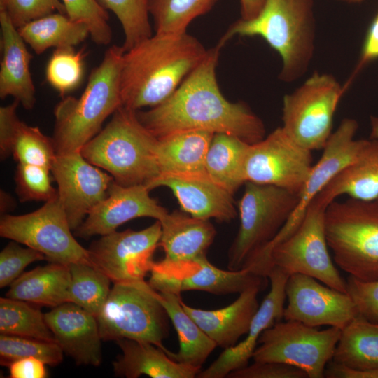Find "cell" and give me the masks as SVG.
<instances>
[{
	"mask_svg": "<svg viewBox=\"0 0 378 378\" xmlns=\"http://www.w3.org/2000/svg\"><path fill=\"white\" fill-rule=\"evenodd\" d=\"M26 43L37 55L50 48L74 47L90 36L88 27L66 14L51 13L18 28Z\"/></svg>",
	"mask_w": 378,
	"mask_h": 378,
	"instance_id": "cell-32",
	"label": "cell"
},
{
	"mask_svg": "<svg viewBox=\"0 0 378 378\" xmlns=\"http://www.w3.org/2000/svg\"><path fill=\"white\" fill-rule=\"evenodd\" d=\"M299 194L273 185L247 181L239 202L240 225L228 252V270L244 268L269 244L293 213Z\"/></svg>",
	"mask_w": 378,
	"mask_h": 378,
	"instance_id": "cell-8",
	"label": "cell"
},
{
	"mask_svg": "<svg viewBox=\"0 0 378 378\" xmlns=\"http://www.w3.org/2000/svg\"><path fill=\"white\" fill-rule=\"evenodd\" d=\"M372 133L371 138L378 139V117L371 118Z\"/></svg>",
	"mask_w": 378,
	"mask_h": 378,
	"instance_id": "cell-52",
	"label": "cell"
},
{
	"mask_svg": "<svg viewBox=\"0 0 378 378\" xmlns=\"http://www.w3.org/2000/svg\"><path fill=\"white\" fill-rule=\"evenodd\" d=\"M49 168L18 163L15 174V192L20 202H48L58 197L57 189L51 183Z\"/></svg>",
	"mask_w": 378,
	"mask_h": 378,
	"instance_id": "cell-42",
	"label": "cell"
},
{
	"mask_svg": "<svg viewBox=\"0 0 378 378\" xmlns=\"http://www.w3.org/2000/svg\"><path fill=\"white\" fill-rule=\"evenodd\" d=\"M345 90L332 75L314 73L284 96L282 129L302 147L323 150L332 133L333 118Z\"/></svg>",
	"mask_w": 378,
	"mask_h": 378,
	"instance_id": "cell-9",
	"label": "cell"
},
{
	"mask_svg": "<svg viewBox=\"0 0 378 378\" xmlns=\"http://www.w3.org/2000/svg\"><path fill=\"white\" fill-rule=\"evenodd\" d=\"M160 235L159 220L141 230H115L103 235L88 248L91 265L113 283L145 280Z\"/></svg>",
	"mask_w": 378,
	"mask_h": 378,
	"instance_id": "cell-15",
	"label": "cell"
},
{
	"mask_svg": "<svg viewBox=\"0 0 378 378\" xmlns=\"http://www.w3.org/2000/svg\"><path fill=\"white\" fill-rule=\"evenodd\" d=\"M115 343L122 351L112 364L114 374L118 377L193 378L197 377L202 369L175 361L168 356V349L164 350L150 342L120 339Z\"/></svg>",
	"mask_w": 378,
	"mask_h": 378,
	"instance_id": "cell-25",
	"label": "cell"
},
{
	"mask_svg": "<svg viewBox=\"0 0 378 378\" xmlns=\"http://www.w3.org/2000/svg\"><path fill=\"white\" fill-rule=\"evenodd\" d=\"M378 59V13L366 33L359 60L351 76L352 79L369 63Z\"/></svg>",
	"mask_w": 378,
	"mask_h": 378,
	"instance_id": "cell-47",
	"label": "cell"
},
{
	"mask_svg": "<svg viewBox=\"0 0 378 378\" xmlns=\"http://www.w3.org/2000/svg\"><path fill=\"white\" fill-rule=\"evenodd\" d=\"M84 74V53L74 47L57 48L46 69L48 83L62 96L76 89Z\"/></svg>",
	"mask_w": 378,
	"mask_h": 378,
	"instance_id": "cell-40",
	"label": "cell"
},
{
	"mask_svg": "<svg viewBox=\"0 0 378 378\" xmlns=\"http://www.w3.org/2000/svg\"><path fill=\"white\" fill-rule=\"evenodd\" d=\"M346 284L358 316L378 323V280L365 281L349 276Z\"/></svg>",
	"mask_w": 378,
	"mask_h": 378,
	"instance_id": "cell-45",
	"label": "cell"
},
{
	"mask_svg": "<svg viewBox=\"0 0 378 378\" xmlns=\"http://www.w3.org/2000/svg\"><path fill=\"white\" fill-rule=\"evenodd\" d=\"M286 292V321H298L314 328L328 326L342 330L358 316L347 293L329 287L310 276L290 275Z\"/></svg>",
	"mask_w": 378,
	"mask_h": 378,
	"instance_id": "cell-17",
	"label": "cell"
},
{
	"mask_svg": "<svg viewBox=\"0 0 378 378\" xmlns=\"http://www.w3.org/2000/svg\"><path fill=\"white\" fill-rule=\"evenodd\" d=\"M103 341L131 339L162 344L169 335V317L157 291L145 280L113 283L97 316Z\"/></svg>",
	"mask_w": 378,
	"mask_h": 378,
	"instance_id": "cell-7",
	"label": "cell"
},
{
	"mask_svg": "<svg viewBox=\"0 0 378 378\" xmlns=\"http://www.w3.org/2000/svg\"><path fill=\"white\" fill-rule=\"evenodd\" d=\"M46 365L38 358H24L10 363L7 367L11 378H46Z\"/></svg>",
	"mask_w": 378,
	"mask_h": 378,
	"instance_id": "cell-48",
	"label": "cell"
},
{
	"mask_svg": "<svg viewBox=\"0 0 378 378\" xmlns=\"http://www.w3.org/2000/svg\"><path fill=\"white\" fill-rule=\"evenodd\" d=\"M207 51L187 31L155 33L125 51L120 73L122 106L137 111L162 103Z\"/></svg>",
	"mask_w": 378,
	"mask_h": 378,
	"instance_id": "cell-2",
	"label": "cell"
},
{
	"mask_svg": "<svg viewBox=\"0 0 378 378\" xmlns=\"http://www.w3.org/2000/svg\"><path fill=\"white\" fill-rule=\"evenodd\" d=\"M315 33L313 0H265L255 18L234 22L218 42L225 46L237 36L263 38L281 57L279 79L292 83L309 68Z\"/></svg>",
	"mask_w": 378,
	"mask_h": 378,
	"instance_id": "cell-3",
	"label": "cell"
},
{
	"mask_svg": "<svg viewBox=\"0 0 378 378\" xmlns=\"http://www.w3.org/2000/svg\"><path fill=\"white\" fill-rule=\"evenodd\" d=\"M265 279L249 270H225L212 265L206 254L187 261L173 262L165 258L154 261L148 284L156 291L181 295L197 290L216 295L240 293Z\"/></svg>",
	"mask_w": 378,
	"mask_h": 378,
	"instance_id": "cell-14",
	"label": "cell"
},
{
	"mask_svg": "<svg viewBox=\"0 0 378 378\" xmlns=\"http://www.w3.org/2000/svg\"><path fill=\"white\" fill-rule=\"evenodd\" d=\"M265 0H240L241 19L255 18L261 10Z\"/></svg>",
	"mask_w": 378,
	"mask_h": 378,
	"instance_id": "cell-50",
	"label": "cell"
},
{
	"mask_svg": "<svg viewBox=\"0 0 378 378\" xmlns=\"http://www.w3.org/2000/svg\"><path fill=\"white\" fill-rule=\"evenodd\" d=\"M312 152L279 127L248 145L243 165L245 181L273 185L299 194L314 166Z\"/></svg>",
	"mask_w": 378,
	"mask_h": 378,
	"instance_id": "cell-13",
	"label": "cell"
},
{
	"mask_svg": "<svg viewBox=\"0 0 378 378\" xmlns=\"http://www.w3.org/2000/svg\"><path fill=\"white\" fill-rule=\"evenodd\" d=\"M332 361L356 370L378 368V323L356 316L341 330Z\"/></svg>",
	"mask_w": 378,
	"mask_h": 378,
	"instance_id": "cell-33",
	"label": "cell"
},
{
	"mask_svg": "<svg viewBox=\"0 0 378 378\" xmlns=\"http://www.w3.org/2000/svg\"><path fill=\"white\" fill-rule=\"evenodd\" d=\"M343 195L364 201L378 200V139H366L356 158L317 196L329 205Z\"/></svg>",
	"mask_w": 378,
	"mask_h": 378,
	"instance_id": "cell-27",
	"label": "cell"
},
{
	"mask_svg": "<svg viewBox=\"0 0 378 378\" xmlns=\"http://www.w3.org/2000/svg\"><path fill=\"white\" fill-rule=\"evenodd\" d=\"M248 145L235 136L216 133L206 153L205 172L232 195L246 183L243 165Z\"/></svg>",
	"mask_w": 378,
	"mask_h": 378,
	"instance_id": "cell-34",
	"label": "cell"
},
{
	"mask_svg": "<svg viewBox=\"0 0 378 378\" xmlns=\"http://www.w3.org/2000/svg\"><path fill=\"white\" fill-rule=\"evenodd\" d=\"M263 284L251 286L228 306L206 310L181 304L188 314L217 345L229 348L246 335L258 307V295Z\"/></svg>",
	"mask_w": 378,
	"mask_h": 378,
	"instance_id": "cell-23",
	"label": "cell"
},
{
	"mask_svg": "<svg viewBox=\"0 0 378 378\" xmlns=\"http://www.w3.org/2000/svg\"><path fill=\"white\" fill-rule=\"evenodd\" d=\"M159 221V246L164 252V258L173 262L191 260L205 255L216 234L209 220L183 211L167 213Z\"/></svg>",
	"mask_w": 378,
	"mask_h": 378,
	"instance_id": "cell-26",
	"label": "cell"
},
{
	"mask_svg": "<svg viewBox=\"0 0 378 378\" xmlns=\"http://www.w3.org/2000/svg\"><path fill=\"white\" fill-rule=\"evenodd\" d=\"M223 45L210 49L200 64L162 103L137 110L142 125L157 138L189 130L235 136L249 144L262 140V120L244 102L228 101L220 90L216 67Z\"/></svg>",
	"mask_w": 378,
	"mask_h": 378,
	"instance_id": "cell-1",
	"label": "cell"
},
{
	"mask_svg": "<svg viewBox=\"0 0 378 378\" xmlns=\"http://www.w3.org/2000/svg\"><path fill=\"white\" fill-rule=\"evenodd\" d=\"M1 48L0 97L10 96L25 109H32L35 88L30 72L31 54L25 41L5 11H0Z\"/></svg>",
	"mask_w": 378,
	"mask_h": 378,
	"instance_id": "cell-24",
	"label": "cell"
},
{
	"mask_svg": "<svg viewBox=\"0 0 378 378\" xmlns=\"http://www.w3.org/2000/svg\"><path fill=\"white\" fill-rule=\"evenodd\" d=\"M0 332L55 342L39 309L29 302L8 297L0 298Z\"/></svg>",
	"mask_w": 378,
	"mask_h": 378,
	"instance_id": "cell-35",
	"label": "cell"
},
{
	"mask_svg": "<svg viewBox=\"0 0 378 378\" xmlns=\"http://www.w3.org/2000/svg\"><path fill=\"white\" fill-rule=\"evenodd\" d=\"M149 192L143 184L124 186L114 181L107 197L90 211L74 230L75 235L85 239L95 235H106L137 218L148 217L160 220L168 212L150 196Z\"/></svg>",
	"mask_w": 378,
	"mask_h": 378,
	"instance_id": "cell-18",
	"label": "cell"
},
{
	"mask_svg": "<svg viewBox=\"0 0 378 378\" xmlns=\"http://www.w3.org/2000/svg\"><path fill=\"white\" fill-rule=\"evenodd\" d=\"M157 297L172 321L179 342L178 351H168V356L176 362L202 368L217 347L216 344L185 311L181 295L157 291Z\"/></svg>",
	"mask_w": 378,
	"mask_h": 378,
	"instance_id": "cell-31",
	"label": "cell"
},
{
	"mask_svg": "<svg viewBox=\"0 0 378 378\" xmlns=\"http://www.w3.org/2000/svg\"><path fill=\"white\" fill-rule=\"evenodd\" d=\"M55 342L78 365L99 366L102 341L97 316L66 302L44 314Z\"/></svg>",
	"mask_w": 378,
	"mask_h": 378,
	"instance_id": "cell-22",
	"label": "cell"
},
{
	"mask_svg": "<svg viewBox=\"0 0 378 378\" xmlns=\"http://www.w3.org/2000/svg\"><path fill=\"white\" fill-rule=\"evenodd\" d=\"M66 15L74 21L85 24L90 36L98 45L107 46L112 39L108 14L97 0H61Z\"/></svg>",
	"mask_w": 378,
	"mask_h": 378,
	"instance_id": "cell-41",
	"label": "cell"
},
{
	"mask_svg": "<svg viewBox=\"0 0 378 378\" xmlns=\"http://www.w3.org/2000/svg\"><path fill=\"white\" fill-rule=\"evenodd\" d=\"M150 190L169 188L181 209L193 217L230 221L237 216L233 195L214 181L206 172L163 173L146 186Z\"/></svg>",
	"mask_w": 378,
	"mask_h": 378,
	"instance_id": "cell-21",
	"label": "cell"
},
{
	"mask_svg": "<svg viewBox=\"0 0 378 378\" xmlns=\"http://www.w3.org/2000/svg\"><path fill=\"white\" fill-rule=\"evenodd\" d=\"M218 0H148L155 33L186 32L190 22L208 13Z\"/></svg>",
	"mask_w": 378,
	"mask_h": 378,
	"instance_id": "cell-37",
	"label": "cell"
},
{
	"mask_svg": "<svg viewBox=\"0 0 378 378\" xmlns=\"http://www.w3.org/2000/svg\"><path fill=\"white\" fill-rule=\"evenodd\" d=\"M358 122L352 118L342 120L323 149L319 160L299 193L298 204L282 230L291 234L301 223L307 207L328 182L357 156L366 139H355Z\"/></svg>",
	"mask_w": 378,
	"mask_h": 378,
	"instance_id": "cell-20",
	"label": "cell"
},
{
	"mask_svg": "<svg viewBox=\"0 0 378 378\" xmlns=\"http://www.w3.org/2000/svg\"><path fill=\"white\" fill-rule=\"evenodd\" d=\"M1 212L3 215L8 211H10L15 206V202L13 197L4 190H1Z\"/></svg>",
	"mask_w": 378,
	"mask_h": 378,
	"instance_id": "cell-51",
	"label": "cell"
},
{
	"mask_svg": "<svg viewBox=\"0 0 378 378\" xmlns=\"http://www.w3.org/2000/svg\"><path fill=\"white\" fill-rule=\"evenodd\" d=\"M106 10L113 13L120 22L125 51L151 36L148 0H97Z\"/></svg>",
	"mask_w": 378,
	"mask_h": 378,
	"instance_id": "cell-38",
	"label": "cell"
},
{
	"mask_svg": "<svg viewBox=\"0 0 378 378\" xmlns=\"http://www.w3.org/2000/svg\"><path fill=\"white\" fill-rule=\"evenodd\" d=\"M125 52L122 46L109 47L91 71L82 94L64 97L55 106L52 138L57 154L80 151L122 106L120 73Z\"/></svg>",
	"mask_w": 378,
	"mask_h": 378,
	"instance_id": "cell-4",
	"label": "cell"
},
{
	"mask_svg": "<svg viewBox=\"0 0 378 378\" xmlns=\"http://www.w3.org/2000/svg\"><path fill=\"white\" fill-rule=\"evenodd\" d=\"M327 243L335 265L349 276L378 280V201L351 198L326 208Z\"/></svg>",
	"mask_w": 378,
	"mask_h": 378,
	"instance_id": "cell-6",
	"label": "cell"
},
{
	"mask_svg": "<svg viewBox=\"0 0 378 378\" xmlns=\"http://www.w3.org/2000/svg\"><path fill=\"white\" fill-rule=\"evenodd\" d=\"M337 1H342L344 3H348V4H357V3H360L364 0H337Z\"/></svg>",
	"mask_w": 378,
	"mask_h": 378,
	"instance_id": "cell-53",
	"label": "cell"
},
{
	"mask_svg": "<svg viewBox=\"0 0 378 378\" xmlns=\"http://www.w3.org/2000/svg\"><path fill=\"white\" fill-rule=\"evenodd\" d=\"M289 274L278 267H272L267 278L270 290L255 314L245 339L226 348L207 368L197 375L199 378H224L248 364L262 332L284 318L286 284Z\"/></svg>",
	"mask_w": 378,
	"mask_h": 378,
	"instance_id": "cell-19",
	"label": "cell"
},
{
	"mask_svg": "<svg viewBox=\"0 0 378 378\" xmlns=\"http://www.w3.org/2000/svg\"><path fill=\"white\" fill-rule=\"evenodd\" d=\"M55 10L66 14L61 0H0V11L7 13L17 29Z\"/></svg>",
	"mask_w": 378,
	"mask_h": 378,
	"instance_id": "cell-43",
	"label": "cell"
},
{
	"mask_svg": "<svg viewBox=\"0 0 378 378\" xmlns=\"http://www.w3.org/2000/svg\"><path fill=\"white\" fill-rule=\"evenodd\" d=\"M157 143L158 138L142 125L136 111L121 106L80 152L117 183L146 186L160 174Z\"/></svg>",
	"mask_w": 378,
	"mask_h": 378,
	"instance_id": "cell-5",
	"label": "cell"
},
{
	"mask_svg": "<svg viewBox=\"0 0 378 378\" xmlns=\"http://www.w3.org/2000/svg\"><path fill=\"white\" fill-rule=\"evenodd\" d=\"M71 231L58 197L31 213L7 214L0 220L1 237L39 251L50 262L91 264L88 250L76 241Z\"/></svg>",
	"mask_w": 378,
	"mask_h": 378,
	"instance_id": "cell-12",
	"label": "cell"
},
{
	"mask_svg": "<svg viewBox=\"0 0 378 378\" xmlns=\"http://www.w3.org/2000/svg\"><path fill=\"white\" fill-rule=\"evenodd\" d=\"M64 354L55 342L0 335V358L2 365L7 366L13 361L24 358H35L46 365L55 366L62 363Z\"/></svg>",
	"mask_w": 378,
	"mask_h": 378,
	"instance_id": "cell-39",
	"label": "cell"
},
{
	"mask_svg": "<svg viewBox=\"0 0 378 378\" xmlns=\"http://www.w3.org/2000/svg\"><path fill=\"white\" fill-rule=\"evenodd\" d=\"M341 330L335 327L319 330L298 321H279L262 332L252 358L288 364L302 370L308 378H323Z\"/></svg>",
	"mask_w": 378,
	"mask_h": 378,
	"instance_id": "cell-11",
	"label": "cell"
},
{
	"mask_svg": "<svg viewBox=\"0 0 378 378\" xmlns=\"http://www.w3.org/2000/svg\"><path fill=\"white\" fill-rule=\"evenodd\" d=\"M327 206L317 196L312 200L296 230L272 248L271 268L278 267L289 275H308L346 293V281L329 253L325 228Z\"/></svg>",
	"mask_w": 378,
	"mask_h": 378,
	"instance_id": "cell-10",
	"label": "cell"
},
{
	"mask_svg": "<svg viewBox=\"0 0 378 378\" xmlns=\"http://www.w3.org/2000/svg\"><path fill=\"white\" fill-rule=\"evenodd\" d=\"M325 377L378 378V368L365 370H356L336 364L331 360L326 367Z\"/></svg>",
	"mask_w": 378,
	"mask_h": 378,
	"instance_id": "cell-49",
	"label": "cell"
},
{
	"mask_svg": "<svg viewBox=\"0 0 378 378\" xmlns=\"http://www.w3.org/2000/svg\"><path fill=\"white\" fill-rule=\"evenodd\" d=\"M11 241L0 253V287L10 286L31 263L46 260L39 251Z\"/></svg>",
	"mask_w": 378,
	"mask_h": 378,
	"instance_id": "cell-44",
	"label": "cell"
},
{
	"mask_svg": "<svg viewBox=\"0 0 378 378\" xmlns=\"http://www.w3.org/2000/svg\"><path fill=\"white\" fill-rule=\"evenodd\" d=\"M69 302L97 316L111 291L110 279L91 264L69 265Z\"/></svg>",
	"mask_w": 378,
	"mask_h": 378,
	"instance_id": "cell-36",
	"label": "cell"
},
{
	"mask_svg": "<svg viewBox=\"0 0 378 378\" xmlns=\"http://www.w3.org/2000/svg\"><path fill=\"white\" fill-rule=\"evenodd\" d=\"M214 133L200 130L174 132L158 138L160 174L205 172V159Z\"/></svg>",
	"mask_w": 378,
	"mask_h": 378,
	"instance_id": "cell-29",
	"label": "cell"
},
{
	"mask_svg": "<svg viewBox=\"0 0 378 378\" xmlns=\"http://www.w3.org/2000/svg\"><path fill=\"white\" fill-rule=\"evenodd\" d=\"M0 155L1 159L13 155L18 163L50 169L57 153L52 138L21 121L17 113H8L0 119Z\"/></svg>",
	"mask_w": 378,
	"mask_h": 378,
	"instance_id": "cell-28",
	"label": "cell"
},
{
	"mask_svg": "<svg viewBox=\"0 0 378 378\" xmlns=\"http://www.w3.org/2000/svg\"><path fill=\"white\" fill-rule=\"evenodd\" d=\"M69 265L50 262L22 273L10 286L6 297L55 307L69 302Z\"/></svg>",
	"mask_w": 378,
	"mask_h": 378,
	"instance_id": "cell-30",
	"label": "cell"
},
{
	"mask_svg": "<svg viewBox=\"0 0 378 378\" xmlns=\"http://www.w3.org/2000/svg\"><path fill=\"white\" fill-rule=\"evenodd\" d=\"M230 378H308L301 369L279 362H256L230 372Z\"/></svg>",
	"mask_w": 378,
	"mask_h": 378,
	"instance_id": "cell-46",
	"label": "cell"
},
{
	"mask_svg": "<svg viewBox=\"0 0 378 378\" xmlns=\"http://www.w3.org/2000/svg\"><path fill=\"white\" fill-rule=\"evenodd\" d=\"M50 171L72 230L80 226L93 207L107 197L114 181L111 175L88 162L80 151L57 153Z\"/></svg>",
	"mask_w": 378,
	"mask_h": 378,
	"instance_id": "cell-16",
	"label": "cell"
},
{
	"mask_svg": "<svg viewBox=\"0 0 378 378\" xmlns=\"http://www.w3.org/2000/svg\"><path fill=\"white\" fill-rule=\"evenodd\" d=\"M377 201H378V200H377Z\"/></svg>",
	"mask_w": 378,
	"mask_h": 378,
	"instance_id": "cell-54",
	"label": "cell"
}]
</instances>
